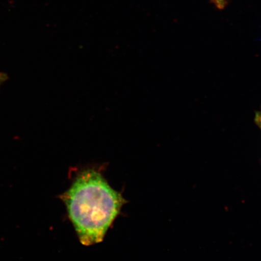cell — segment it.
Returning a JSON list of instances; mask_svg holds the SVG:
<instances>
[{"label":"cell","mask_w":261,"mask_h":261,"mask_svg":"<svg viewBox=\"0 0 261 261\" xmlns=\"http://www.w3.org/2000/svg\"><path fill=\"white\" fill-rule=\"evenodd\" d=\"M60 197L81 243L86 246L102 242L126 202L97 166L78 171Z\"/></svg>","instance_id":"1"},{"label":"cell","mask_w":261,"mask_h":261,"mask_svg":"<svg viewBox=\"0 0 261 261\" xmlns=\"http://www.w3.org/2000/svg\"><path fill=\"white\" fill-rule=\"evenodd\" d=\"M211 2L217 9L220 10L224 9L227 5V0H211Z\"/></svg>","instance_id":"2"},{"label":"cell","mask_w":261,"mask_h":261,"mask_svg":"<svg viewBox=\"0 0 261 261\" xmlns=\"http://www.w3.org/2000/svg\"><path fill=\"white\" fill-rule=\"evenodd\" d=\"M254 122L261 130V109L256 113L255 116H254Z\"/></svg>","instance_id":"3"},{"label":"cell","mask_w":261,"mask_h":261,"mask_svg":"<svg viewBox=\"0 0 261 261\" xmlns=\"http://www.w3.org/2000/svg\"><path fill=\"white\" fill-rule=\"evenodd\" d=\"M7 80V75L4 73L0 72V87H1L2 84Z\"/></svg>","instance_id":"4"}]
</instances>
